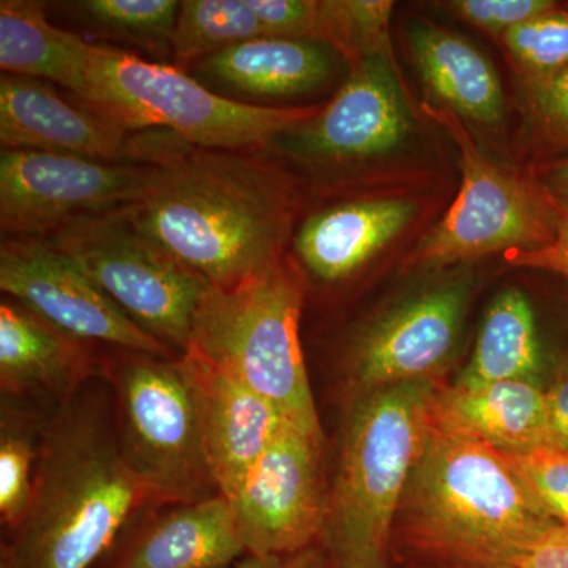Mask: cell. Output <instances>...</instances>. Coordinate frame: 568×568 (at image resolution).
Listing matches in <instances>:
<instances>
[{"label": "cell", "mask_w": 568, "mask_h": 568, "mask_svg": "<svg viewBox=\"0 0 568 568\" xmlns=\"http://www.w3.org/2000/svg\"><path fill=\"white\" fill-rule=\"evenodd\" d=\"M559 526L503 452L440 403L392 534L395 568H497Z\"/></svg>", "instance_id": "obj_1"}, {"label": "cell", "mask_w": 568, "mask_h": 568, "mask_svg": "<svg viewBox=\"0 0 568 568\" xmlns=\"http://www.w3.org/2000/svg\"><path fill=\"white\" fill-rule=\"evenodd\" d=\"M130 211L145 233L209 286L227 290L282 263L297 193L264 151L183 144L152 164Z\"/></svg>", "instance_id": "obj_2"}, {"label": "cell", "mask_w": 568, "mask_h": 568, "mask_svg": "<svg viewBox=\"0 0 568 568\" xmlns=\"http://www.w3.org/2000/svg\"><path fill=\"white\" fill-rule=\"evenodd\" d=\"M31 504L0 568H93L149 500L108 416L67 407L41 446Z\"/></svg>", "instance_id": "obj_3"}, {"label": "cell", "mask_w": 568, "mask_h": 568, "mask_svg": "<svg viewBox=\"0 0 568 568\" xmlns=\"http://www.w3.org/2000/svg\"><path fill=\"white\" fill-rule=\"evenodd\" d=\"M437 388V381H418L357 394L321 538L335 568H395V519L424 446Z\"/></svg>", "instance_id": "obj_4"}, {"label": "cell", "mask_w": 568, "mask_h": 568, "mask_svg": "<svg viewBox=\"0 0 568 568\" xmlns=\"http://www.w3.org/2000/svg\"><path fill=\"white\" fill-rule=\"evenodd\" d=\"M302 305L304 283L284 260L237 286H207L185 354L263 396L290 420L321 429L298 335Z\"/></svg>", "instance_id": "obj_5"}, {"label": "cell", "mask_w": 568, "mask_h": 568, "mask_svg": "<svg viewBox=\"0 0 568 568\" xmlns=\"http://www.w3.org/2000/svg\"><path fill=\"white\" fill-rule=\"evenodd\" d=\"M89 95L130 132L163 130L192 148L267 151L282 134L315 119L324 106H264L226 99L174 63L91 44Z\"/></svg>", "instance_id": "obj_6"}, {"label": "cell", "mask_w": 568, "mask_h": 568, "mask_svg": "<svg viewBox=\"0 0 568 568\" xmlns=\"http://www.w3.org/2000/svg\"><path fill=\"white\" fill-rule=\"evenodd\" d=\"M118 386L123 457L149 500L190 504L212 497L203 390L189 358L134 353Z\"/></svg>", "instance_id": "obj_7"}, {"label": "cell", "mask_w": 568, "mask_h": 568, "mask_svg": "<svg viewBox=\"0 0 568 568\" xmlns=\"http://www.w3.org/2000/svg\"><path fill=\"white\" fill-rule=\"evenodd\" d=\"M41 239L67 254L142 331L186 353L209 284L145 233L130 205L82 216Z\"/></svg>", "instance_id": "obj_8"}, {"label": "cell", "mask_w": 568, "mask_h": 568, "mask_svg": "<svg viewBox=\"0 0 568 568\" xmlns=\"http://www.w3.org/2000/svg\"><path fill=\"white\" fill-rule=\"evenodd\" d=\"M426 111L457 142L463 182L457 200L418 242L407 265L444 268L551 244L559 209L545 186L489 160L454 112L437 106Z\"/></svg>", "instance_id": "obj_9"}, {"label": "cell", "mask_w": 568, "mask_h": 568, "mask_svg": "<svg viewBox=\"0 0 568 568\" xmlns=\"http://www.w3.org/2000/svg\"><path fill=\"white\" fill-rule=\"evenodd\" d=\"M151 173L152 164L2 149L0 230L3 237H48L82 216L136 203Z\"/></svg>", "instance_id": "obj_10"}, {"label": "cell", "mask_w": 568, "mask_h": 568, "mask_svg": "<svg viewBox=\"0 0 568 568\" xmlns=\"http://www.w3.org/2000/svg\"><path fill=\"white\" fill-rule=\"evenodd\" d=\"M331 487L323 429L284 418L274 440L231 500L246 555H294L323 538Z\"/></svg>", "instance_id": "obj_11"}, {"label": "cell", "mask_w": 568, "mask_h": 568, "mask_svg": "<svg viewBox=\"0 0 568 568\" xmlns=\"http://www.w3.org/2000/svg\"><path fill=\"white\" fill-rule=\"evenodd\" d=\"M181 142L163 130L130 132L80 97L62 95L51 82L6 73L0 78V144L6 151L155 164Z\"/></svg>", "instance_id": "obj_12"}, {"label": "cell", "mask_w": 568, "mask_h": 568, "mask_svg": "<svg viewBox=\"0 0 568 568\" xmlns=\"http://www.w3.org/2000/svg\"><path fill=\"white\" fill-rule=\"evenodd\" d=\"M469 295L466 275L447 276L364 325L346 355L357 394L437 381L457 347Z\"/></svg>", "instance_id": "obj_13"}, {"label": "cell", "mask_w": 568, "mask_h": 568, "mask_svg": "<svg viewBox=\"0 0 568 568\" xmlns=\"http://www.w3.org/2000/svg\"><path fill=\"white\" fill-rule=\"evenodd\" d=\"M349 67L345 84L323 111L282 134L267 151L323 170L377 159L405 142L409 106L392 51L369 52Z\"/></svg>", "instance_id": "obj_14"}, {"label": "cell", "mask_w": 568, "mask_h": 568, "mask_svg": "<svg viewBox=\"0 0 568 568\" xmlns=\"http://www.w3.org/2000/svg\"><path fill=\"white\" fill-rule=\"evenodd\" d=\"M0 290L74 338L173 358L133 323L67 254L41 237H3Z\"/></svg>", "instance_id": "obj_15"}, {"label": "cell", "mask_w": 568, "mask_h": 568, "mask_svg": "<svg viewBox=\"0 0 568 568\" xmlns=\"http://www.w3.org/2000/svg\"><path fill=\"white\" fill-rule=\"evenodd\" d=\"M325 43L264 37L242 41L194 62L185 71L226 99H287L323 88L334 74Z\"/></svg>", "instance_id": "obj_16"}, {"label": "cell", "mask_w": 568, "mask_h": 568, "mask_svg": "<svg viewBox=\"0 0 568 568\" xmlns=\"http://www.w3.org/2000/svg\"><path fill=\"white\" fill-rule=\"evenodd\" d=\"M416 211V204L396 197H364L327 205L295 231V257L320 282H343L403 233Z\"/></svg>", "instance_id": "obj_17"}, {"label": "cell", "mask_w": 568, "mask_h": 568, "mask_svg": "<svg viewBox=\"0 0 568 568\" xmlns=\"http://www.w3.org/2000/svg\"><path fill=\"white\" fill-rule=\"evenodd\" d=\"M200 377L205 450L219 495L233 500L274 440L282 413L263 396L185 354Z\"/></svg>", "instance_id": "obj_18"}, {"label": "cell", "mask_w": 568, "mask_h": 568, "mask_svg": "<svg viewBox=\"0 0 568 568\" xmlns=\"http://www.w3.org/2000/svg\"><path fill=\"white\" fill-rule=\"evenodd\" d=\"M244 555L234 508L219 495L183 504L153 521L110 568H230Z\"/></svg>", "instance_id": "obj_19"}, {"label": "cell", "mask_w": 568, "mask_h": 568, "mask_svg": "<svg viewBox=\"0 0 568 568\" xmlns=\"http://www.w3.org/2000/svg\"><path fill=\"white\" fill-rule=\"evenodd\" d=\"M407 39L422 82L444 110L485 126L504 121L503 84L474 44L432 24L414 26Z\"/></svg>", "instance_id": "obj_20"}, {"label": "cell", "mask_w": 568, "mask_h": 568, "mask_svg": "<svg viewBox=\"0 0 568 568\" xmlns=\"http://www.w3.org/2000/svg\"><path fill=\"white\" fill-rule=\"evenodd\" d=\"M33 0L0 2V70L65 88L88 100L91 43L62 31Z\"/></svg>", "instance_id": "obj_21"}, {"label": "cell", "mask_w": 568, "mask_h": 568, "mask_svg": "<svg viewBox=\"0 0 568 568\" xmlns=\"http://www.w3.org/2000/svg\"><path fill=\"white\" fill-rule=\"evenodd\" d=\"M82 339L48 323L11 297L0 304V383L20 394L33 388L61 390L80 381L85 366Z\"/></svg>", "instance_id": "obj_22"}, {"label": "cell", "mask_w": 568, "mask_h": 568, "mask_svg": "<svg viewBox=\"0 0 568 568\" xmlns=\"http://www.w3.org/2000/svg\"><path fill=\"white\" fill-rule=\"evenodd\" d=\"M439 399L497 450L518 454L547 446V396L537 381L439 386Z\"/></svg>", "instance_id": "obj_23"}, {"label": "cell", "mask_w": 568, "mask_h": 568, "mask_svg": "<svg viewBox=\"0 0 568 568\" xmlns=\"http://www.w3.org/2000/svg\"><path fill=\"white\" fill-rule=\"evenodd\" d=\"M540 365L532 306L521 291L510 287L497 295L485 313L473 357L457 384L536 381Z\"/></svg>", "instance_id": "obj_24"}, {"label": "cell", "mask_w": 568, "mask_h": 568, "mask_svg": "<svg viewBox=\"0 0 568 568\" xmlns=\"http://www.w3.org/2000/svg\"><path fill=\"white\" fill-rule=\"evenodd\" d=\"M69 18L99 40L129 44L159 62L173 61L181 2L175 0H78L59 3Z\"/></svg>", "instance_id": "obj_25"}, {"label": "cell", "mask_w": 568, "mask_h": 568, "mask_svg": "<svg viewBox=\"0 0 568 568\" xmlns=\"http://www.w3.org/2000/svg\"><path fill=\"white\" fill-rule=\"evenodd\" d=\"M271 37L256 0H185L175 24L173 62L186 70L213 52Z\"/></svg>", "instance_id": "obj_26"}, {"label": "cell", "mask_w": 568, "mask_h": 568, "mask_svg": "<svg viewBox=\"0 0 568 568\" xmlns=\"http://www.w3.org/2000/svg\"><path fill=\"white\" fill-rule=\"evenodd\" d=\"M394 3L383 0H325L324 43L347 63L369 52L392 51L388 22Z\"/></svg>", "instance_id": "obj_27"}, {"label": "cell", "mask_w": 568, "mask_h": 568, "mask_svg": "<svg viewBox=\"0 0 568 568\" xmlns=\"http://www.w3.org/2000/svg\"><path fill=\"white\" fill-rule=\"evenodd\" d=\"M500 40L523 78L555 73L568 65V7L558 3L510 29Z\"/></svg>", "instance_id": "obj_28"}, {"label": "cell", "mask_w": 568, "mask_h": 568, "mask_svg": "<svg viewBox=\"0 0 568 568\" xmlns=\"http://www.w3.org/2000/svg\"><path fill=\"white\" fill-rule=\"evenodd\" d=\"M33 463L36 450L28 433L3 425L0 437V517L11 532L21 525L31 504L36 480Z\"/></svg>", "instance_id": "obj_29"}, {"label": "cell", "mask_w": 568, "mask_h": 568, "mask_svg": "<svg viewBox=\"0 0 568 568\" xmlns=\"http://www.w3.org/2000/svg\"><path fill=\"white\" fill-rule=\"evenodd\" d=\"M506 455L538 503L568 528V448L541 446Z\"/></svg>", "instance_id": "obj_30"}, {"label": "cell", "mask_w": 568, "mask_h": 568, "mask_svg": "<svg viewBox=\"0 0 568 568\" xmlns=\"http://www.w3.org/2000/svg\"><path fill=\"white\" fill-rule=\"evenodd\" d=\"M523 108L545 144L568 149V65L545 77L523 78Z\"/></svg>", "instance_id": "obj_31"}, {"label": "cell", "mask_w": 568, "mask_h": 568, "mask_svg": "<svg viewBox=\"0 0 568 568\" xmlns=\"http://www.w3.org/2000/svg\"><path fill=\"white\" fill-rule=\"evenodd\" d=\"M459 20L469 22L489 36L503 39L504 33L517 28L558 6L551 0H452L443 3Z\"/></svg>", "instance_id": "obj_32"}, {"label": "cell", "mask_w": 568, "mask_h": 568, "mask_svg": "<svg viewBox=\"0 0 568 568\" xmlns=\"http://www.w3.org/2000/svg\"><path fill=\"white\" fill-rule=\"evenodd\" d=\"M558 227L551 244L528 252H508L506 261L515 267L538 268L562 276L568 282V207H559Z\"/></svg>", "instance_id": "obj_33"}, {"label": "cell", "mask_w": 568, "mask_h": 568, "mask_svg": "<svg viewBox=\"0 0 568 568\" xmlns=\"http://www.w3.org/2000/svg\"><path fill=\"white\" fill-rule=\"evenodd\" d=\"M547 396V446L568 448V372L545 388Z\"/></svg>", "instance_id": "obj_34"}, {"label": "cell", "mask_w": 568, "mask_h": 568, "mask_svg": "<svg viewBox=\"0 0 568 568\" xmlns=\"http://www.w3.org/2000/svg\"><path fill=\"white\" fill-rule=\"evenodd\" d=\"M541 185L559 207H568V156L541 166Z\"/></svg>", "instance_id": "obj_35"}, {"label": "cell", "mask_w": 568, "mask_h": 568, "mask_svg": "<svg viewBox=\"0 0 568 568\" xmlns=\"http://www.w3.org/2000/svg\"><path fill=\"white\" fill-rule=\"evenodd\" d=\"M278 568H335V566L327 549L317 547L315 544L294 555L284 556Z\"/></svg>", "instance_id": "obj_36"}, {"label": "cell", "mask_w": 568, "mask_h": 568, "mask_svg": "<svg viewBox=\"0 0 568 568\" xmlns=\"http://www.w3.org/2000/svg\"><path fill=\"white\" fill-rule=\"evenodd\" d=\"M280 562L278 556L246 555L230 568H278Z\"/></svg>", "instance_id": "obj_37"}]
</instances>
